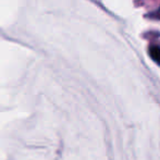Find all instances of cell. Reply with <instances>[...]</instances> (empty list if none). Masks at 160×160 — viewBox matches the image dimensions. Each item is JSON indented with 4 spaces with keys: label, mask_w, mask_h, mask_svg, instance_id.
I'll list each match as a JSON object with an SVG mask.
<instances>
[{
    "label": "cell",
    "mask_w": 160,
    "mask_h": 160,
    "mask_svg": "<svg viewBox=\"0 0 160 160\" xmlns=\"http://www.w3.org/2000/svg\"><path fill=\"white\" fill-rule=\"evenodd\" d=\"M149 56L152 60H155V61L160 65V47L155 46V45L150 46L149 47Z\"/></svg>",
    "instance_id": "1"
},
{
    "label": "cell",
    "mask_w": 160,
    "mask_h": 160,
    "mask_svg": "<svg viewBox=\"0 0 160 160\" xmlns=\"http://www.w3.org/2000/svg\"><path fill=\"white\" fill-rule=\"evenodd\" d=\"M159 12H160V10H159ZM159 17H160V13H159Z\"/></svg>",
    "instance_id": "2"
}]
</instances>
